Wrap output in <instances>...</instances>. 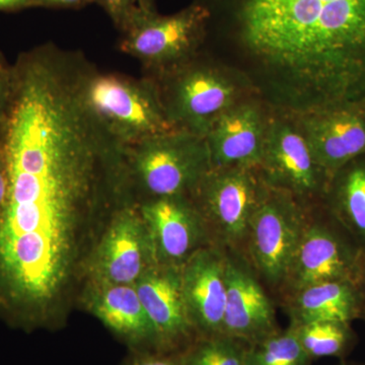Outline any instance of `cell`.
I'll use <instances>...</instances> for the list:
<instances>
[{"mask_svg":"<svg viewBox=\"0 0 365 365\" xmlns=\"http://www.w3.org/2000/svg\"><path fill=\"white\" fill-rule=\"evenodd\" d=\"M83 56L47 43L14 66L11 102L0 124L9 195L0 218V266L30 297L59 283L69 227L90 205L101 167L124 160L117 143L86 107Z\"/></svg>","mask_w":365,"mask_h":365,"instance_id":"obj_1","label":"cell"},{"mask_svg":"<svg viewBox=\"0 0 365 365\" xmlns=\"http://www.w3.org/2000/svg\"><path fill=\"white\" fill-rule=\"evenodd\" d=\"M283 115L365 108V0H194Z\"/></svg>","mask_w":365,"mask_h":365,"instance_id":"obj_2","label":"cell"},{"mask_svg":"<svg viewBox=\"0 0 365 365\" xmlns=\"http://www.w3.org/2000/svg\"><path fill=\"white\" fill-rule=\"evenodd\" d=\"M79 85L86 107L123 148L178 130L168 116L158 83L150 76L98 71L83 58Z\"/></svg>","mask_w":365,"mask_h":365,"instance_id":"obj_3","label":"cell"},{"mask_svg":"<svg viewBox=\"0 0 365 365\" xmlns=\"http://www.w3.org/2000/svg\"><path fill=\"white\" fill-rule=\"evenodd\" d=\"M151 78L158 83L168 116L178 130L202 137L222 114L242 101L245 88L251 86L244 73L201 61L197 56Z\"/></svg>","mask_w":365,"mask_h":365,"instance_id":"obj_4","label":"cell"},{"mask_svg":"<svg viewBox=\"0 0 365 365\" xmlns=\"http://www.w3.org/2000/svg\"><path fill=\"white\" fill-rule=\"evenodd\" d=\"M209 23L208 9L195 1L169 16L139 7L119 48L143 64L146 76L158 78L195 58L208 39Z\"/></svg>","mask_w":365,"mask_h":365,"instance_id":"obj_5","label":"cell"},{"mask_svg":"<svg viewBox=\"0 0 365 365\" xmlns=\"http://www.w3.org/2000/svg\"><path fill=\"white\" fill-rule=\"evenodd\" d=\"M143 188L155 197L193 193L212 170L205 137L175 130L124 148Z\"/></svg>","mask_w":365,"mask_h":365,"instance_id":"obj_6","label":"cell"},{"mask_svg":"<svg viewBox=\"0 0 365 365\" xmlns=\"http://www.w3.org/2000/svg\"><path fill=\"white\" fill-rule=\"evenodd\" d=\"M309 217L304 203L268 187L250 225L245 258L269 287L282 289Z\"/></svg>","mask_w":365,"mask_h":365,"instance_id":"obj_7","label":"cell"},{"mask_svg":"<svg viewBox=\"0 0 365 365\" xmlns=\"http://www.w3.org/2000/svg\"><path fill=\"white\" fill-rule=\"evenodd\" d=\"M268 187L259 169L227 168L211 170L193 192L225 250L245 256L252 218Z\"/></svg>","mask_w":365,"mask_h":365,"instance_id":"obj_8","label":"cell"},{"mask_svg":"<svg viewBox=\"0 0 365 365\" xmlns=\"http://www.w3.org/2000/svg\"><path fill=\"white\" fill-rule=\"evenodd\" d=\"M362 253L326 208L321 215L311 212L282 289L288 295L330 281L356 285Z\"/></svg>","mask_w":365,"mask_h":365,"instance_id":"obj_9","label":"cell"},{"mask_svg":"<svg viewBox=\"0 0 365 365\" xmlns=\"http://www.w3.org/2000/svg\"><path fill=\"white\" fill-rule=\"evenodd\" d=\"M262 177L272 188L300 202L325 196L329 181L314 160L306 137L290 116L268 119L260 165Z\"/></svg>","mask_w":365,"mask_h":365,"instance_id":"obj_10","label":"cell"},{"mask_svg":"<svg viewBox=\"0 0 365 365\" xmlns=\"http://www.w3.org/2000/svg\"><path fill=\"white\" fill-rule=\"evenodd\" d=\"M227 306L223 335L255 344L280 331L272 302L242 254L225 250Z\"/></svg>","mask_w":365,"mask_h":365,"instance_id":"obj_11","label":"cell"},{"mask_svg":"<svg viewBox=\"0 0 365 365\" xmlns=\"http://www.w3.org/2000/svg\"><path fill=\"white\" fill-rule=\"evenodd\" d=\"M292 118L329 182L345 165L365 155V108H346Z\"/></svg>","mask_w":365,"mask_h":365,"instance_id":"obj_12","label":"cell"},{"mask_svg":"<svg viewBox=\"0 0 365 365\" xmlns=\"http://www.w3.org/2000/svg\"><path fill=\"white\" fill-rule=\"evenodd\" d=\"M181 279L192 326L197 327L205 337L222 335L227 306L225 250L195 252L185 265Z\"/></svg>","mask_w":365,"mask_h":365,"instance_id":"obj_13","label":"cell"},{"mask_svg":"<svg viewBox=\"0 0 365 365\" xmlns=\"http://www.w3.org/2000/svg\"><path fill=\"white\" fill-rule=\"evenodd\" d=\"M267 122L260 106L252 101L242 100L227 110L205 136L212 169H259Z\"/></svg>","mask_w":365,"mask_h":365,"instance_id":"obj_14","label":"cell"},{"mask_svg":"<svg viewBox=\"0 0 365 365\" xmlns=\"http://www.w3.org/2000/svg\"><path fill=\"white\" fill-rule=\"evenodd\" d=\"M143 215L158 252L167 261L188 260L205 237L207 225L186 196L153 199L143 205Z\"/></svg>","mask_w":365,"mask_h":365,"instance_id":"obj_15","label":"cell"},{"mask_svg":"<svg viewBox=\"0 0 365 365\" xmlns=\"http://www.w3.org/2000/svg\"><path fill=\"white\" fill-rule=\"evenodd\" d=\"M136 292L158 343L174 345L189 335L193 326L182 295L181 273H151L140 280Z\"/></svg>","mask_w":365,"mask_h":365,"instance_id":"obj_16","label":"cell"},{"mask_svg":"<svg viewBox=\"0 0 365 365\" xmlns=\"http://www.w3.org/2000/svg\"><path fill=\"white\" fill-rule=\"evenodd\" d=\"M287 309L292 324L343 322L351 324L364 318L359 289L349 281L319 283L288 294Z\"/></svg>","mask_w":365,"mask_h":365,"instance_id":"obj_17","label":"cell"},{"mask_svg":"<svg viewBox=\"0 0 365 365\" xmlns=\"http://www.w3.org/2000/svg\"><path fill=\"white\" fill-rule=\"evenodd\" d=\"M324 197L327 211L365 250V155L331 179Z\"/></svg>","mask_w":365,"mask_h":365,"instance_id":"obj_18","label":"cell"},{"mask_svg":"<svg viewBox=\"0 0 365 365\" xmlns=\"http://www.w3.org/2000/svg\"><path fill=\"white\" fill-rule=\"evenodd\" d=\"M139 222L124 215L114 225L105 246V270L117 284H129L141 274L143 247Z\"/></svg>","mask_w":365,"mask_h":365,"instance_id":"obj_19","label":"cell"},{"mask_svg":"<svg viewBox=\"0 0 365 365\" xmlns=\"http://www.w3.org/2000/svg\"><path fill=\"white\" fill-rule=\"evenodd\" d=\"M97 312L105 325L120 335L138 341L148 338L155 340V330L136 289L128 285L109 288L101 297Z\"/></svg>","mask_w":365,"mask_h":365,"instance_id":"obj_20","label":"cell"},{"mask_svg":"<svg viewBox=\"0 0 365 365\" xmlns=\"http://www.w3.org/2000/svg\"><path fill=\"white\" fill-rule=\"evenodd\" d=\"M292 325L297 329L300 344L312 360L323 357L344 359L357 342L350 323L313 322Z\"/></svg>","mask_w":365,"mask_h":365,"instance_id":"obj_21","label":"cell"},{"mask_svg":"<svg viewBox=\"0 0 365 365\" xmlns=\"http://www.w3.org/2000/svg\"><path fill=\"white\" fill-rule=\"evenodd\" d=\"M311 362L300 344L297 329L290 324L287 330L248 345L244 365H311Z\"/></svg>","mask_w":365,"mask_h":365,"instance_id":"obj_22","label":"cell"},{"mask_svg":"<svg viewBox=\"0 0 365 365\" xmlns=\"http://www.w3.org/2000/svg\"><path fill=\"white\" fill-rule=\"evenodd\" d=\"M248 345L227 335L205 339L181 357L182 365H244Z\"/></svg>","mask_w":365,"mask_h":365,"instance_id":"obj_23","label":"cell"},{"mask_svg":"<svg viewBox=\"0 0 365 365\" xmlns=\"http://www.w3.org/2000/svg\"><path fill=\"white\" fill-rule=\"evenodd\" d=\"M96 2L104 9L121 33L126 30L139 9L137 0H96Z\"/></svg>","mask_w":365,"mask_h":365,"instance_id":"obj_24","label":"cell"},{"mask_svg":"<svg viewBox=\"0 0 365 365\" xmlns=\"http://www.w3.org/2000/svg\"><path fill=\"white\" fill-rule=\"evenodd\" d=\"M14 86V66H9L0 54V124L6 115Z\"/></svg>","mask_w":365,"mask_h":365,"instance_id":"obj_25","label":"cell"},{"mask_svg":"<svg viewBox=\"0 0 365 365\" xmlns=\"http://www.w3.org/2000/svg\"><path fill=\"white\" fill-rule=\"evenodd\" d=\"M33 6L50 9H81L93 4L96 0H31Z\"/></svg>","mask_w":365,"mask_h":365,"instance_id":"obj_26","label":"cell"},{"mask_svg":"<svg viewBox=\"0 0 365 365\" xmlns=\"http://www.w3.org/2000/svg\"><path fill=\"white\" fill-rule=\"evenodd\" d=\"M9 195V178H7L6 163L0 146V218L4 215Z\"/></svg>","mask_w":365,"mask_h":365,"instance_id":"obj_27","label":"cell"},{"mask_svg":"<svg viewBox=\"0 0 365 365\" xmlns=\"http://www.w3.org/2000/svg\"><path fill=\"white\" fill-rule=\"evenodd\" d=\"M131 365H182L181 359H173L155 355H144L132 362Z\"/></svg>","mask_w":365,"mask_h":365,"instance_id":"obj_28","label":"cell"},{"mask_svg":"<svg viewBox=\"0 0 365 365\" xmlns=\"http://www.w3.org/2000/svg\"><path fill=\"white\" fill-rule=\"evenodd\" d=\"M357 289H359L360 299H361L362 309H364V318L365 319V250L362 253L361 264H360V270L359 280L356 283Z\"/></svg>","mask_w":365,"mask_h":365,"instance_id":"obj_29","label":"cell"},{"mask_svg":"<svg viewBox=\"0 0 365 365\" xmlns=\"http://www.w3.org/2000/svg\"><path fill=\"white\" fill-rule=\"evenodd\" d=\"M33 6L31 0H0V11H16Z\"/></svg>","mask_w":365,"mask_h":365,"instance_id":"obj_30","label":"cell"},{"mask_svg":"<svg viewBox=\"0 0 365 365\" xmlns=\"http://www.w3.org/2000/svg\"><path fill=\"white\" fill-rule=\"evenodd\" d=\"M138 6L140 9H148V11H157L155 9V0H137Z\"/></svg>","mask_w":365,"mask_h":365,"instance_id":"obj_31","label":"cell"},{"mask_svg":"<svg viewBox=\"0 0 365 365\" xmlns=\"http://www.w3.org/2000/svg\"><path fill=\"white\" fill-rule=\"evenodd\" d=\"M343 365H360V364H343Z\"/></svg>","mask_w":365,"mask_h":365,"instance_id":"obj_32","label":"cell"}]
</instances>
